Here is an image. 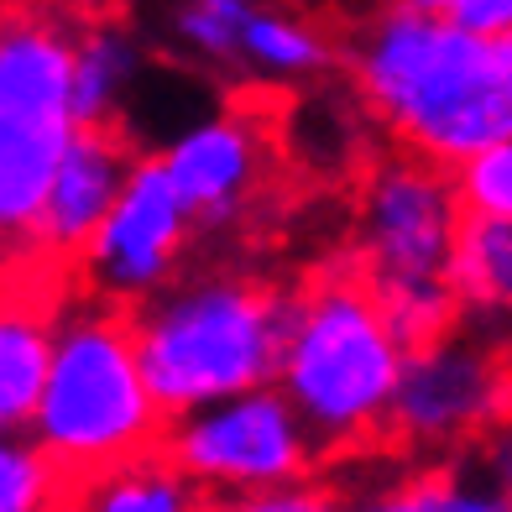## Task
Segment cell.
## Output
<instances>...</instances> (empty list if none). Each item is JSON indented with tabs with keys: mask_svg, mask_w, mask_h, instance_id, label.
Segmentation results:
<instances>
[{
	"mask_svg": "<svg viewBox=\"0 0 512 512\" xmlns=\"http://www.w3.org/2000/svg\"><path fill=\"white\" fill-rule=\"evenodd\" d=\"M387 6H413V11H439V16H450L460 0H387Z\"/></svg>",
	"mask_w": 512,
	"mask_h": 512,
	"instance_id": "25",
	"label": "cell"
},
{
	"mask_svg": "<svg viewBox=\"0 0 512 512\" xmlns=\"http://www.w3.org/2000/svg\"><path fill=\"white\" fill-rule=\"evenodd\" d=\"M0 512H53V460L37 439L0 434Z\"/></svg>",
	"mask_w": 512,
	"mask_h": 512,
	"instance_id": "20",
	"label": "cell"
},
{
	"mask_svg": "<svg viewBox=\"0 0 512 512\" xmlns=\"http://www.w3.org/2000/svg\"><path fill=\"white\" fill-rule=\"evenodd\" d=\"M136 162L142 157H136L131 131L121 121H95V126L74 131V142H68L58 162V178L48 189V204H42V220H37V262L79 272L89 241L100 236V225L131 183Z\"/></svg>",
	"mask_w": 512,
	"mask_h": 512,
	"instance_id": "10",
	"label": "cell"
},
{
	"mask_svg": "<svg viewBox=\"0 0 512 512\" xmlns=\"http://www.w3.org/2000/svg\"><path fill=\"white\" fill-rule=\"evenodd\" d=\"M403 345L371 293L356 256L324 267L298 293L277 387L288 392L324 465L392 445V398L403 377Z\"/></svg>",
	"mask_w": 512,
	"mask_h": 512,
	"instance_id": "2",
	"label": "cell"
},
{
	"mask_svg": "<svg viewBox=\"0 0 512 512\" xmlns=\"http://www.w3.org/2000/svg\"><path fill=\"white\" fill-rule=\"evenodd\" d=\"M293 314L298 293L251 272H194L136 304V351L168 424L204 403L277 382Z\"/></svg>",
	"mask_w": 512,
	"mask_h": 512,
	"instance_id": "3",
	"label": "cell"
},
{
	"mask_svg": "<svg viewBox=\"0 0 512 512\" xmlns=\"http://www.w3.org/2000/svg\"><path fill=\"white\" fill-rule=\"evenodd\" d=\"M251 11H256V0H183L173 11V37L209 68H246L241 32H246Z\"/></svg>",
	"mask_w": 512,
	"mask_h": 512,
	"instance_id": "18",
	"label": "cell"
},
{
	"mask_svg": "<svg viewBox=\"0 0 512 512\" xmlns=\"http://www.w3.org/2000/svg\"><path fill=\"white\" fill-rule=\"evenodd\" d=\"M340 58V37L330 32V21H319L309 11H283V6H262L246 16L241 32V63L246 74H267V79H314Z\"/></svg>",
	"mask_w": 512,
	"mask_h": 512,
	"instance_id": "14",
	"label": "cell"
},
{
	"mask_svg": "<svg viewBox=\"0 0 512 512\" xmlns=\"http://www.w3.org/2000/svg\"><path fill=\"white\" fill-rule=\"evenodd\" d=\"M162 162H168L183 204L194 209L199 236H215V230L246 220V209L262 194V178H267L262 126L236 121V115H215V121L194 126L189 136H178L162 152Z\"/></svg>",
	"mask_w": 512,
	"mask_h": 512,
	"instance_id": "12",
	"label": "cell"
},
{
	"mask_svg": "<svg viewBox=\"0 0 512 512\" xmlns=\"http://www.w3.org/2000/svg\"><path fill=\"white\" fill-rule=\"evenodd\" d=\"M53 512H209V486H199L157 445L110 471L58 486Z\"/></svg>",
	"mask_w": 512,
	"mask_h": 512,
	"instance_id": "13",
	"label": "cell"
},
{
	"mask_svg": "<svg viewBox=\"0 0 512 512\" xmlns=\"http://www.w3.org/2000/svg\"><path fill=\"white\" fill-rule=\"evenodd\" d=\"M450 173H455V194H460L465 215L512 225V136L471 152L465 162H455Z\"/></svg>",
	"mask_w": 512,
	"mask_h": 512,
	"instance_id": "19",
	"label": "cell"
},
{
	"mask_svg": "<svg viewBox=\"0 0 512 512\" xmlns=\"http://www.w3.org/2000/svg\"><path fill=\"white\" fill-rule=\"evenodd\" d=\"M512 418V371L492 345L445 335L403 356L392 398V445L398 450H460Z\"/></svg>",
	"mask_w": 512,
	"mask_h": 512,
	"instance_id": "9",
	"label": "cell"
},
{
	"mask_svg": "<svg viewBox=\"0 0 512 512\" xmlns=\"http://www.w3.org/2000/svg\"><path fill=\"white\" fill-rule=\"evenodd\" d=\"M288 6L309 11V16H319V21H340V16H351V21H366L371 11H382L387 0H288Z\"/></svg>",
	"mask_w": 512,
	"mask_h": 512,
	"instance_id": "24",
	"label": "cell"
},
{
	"mask_svg": "<svg viewBox=\"0 0 512 512\" xmlns=\"http://www.w3.org/2000/svg\"><path fill=\"white\" fill-rule=\"evenodd\" d=\"M79 32L48 6H0V272L37 262V220L79 131Z\"/></svg>",
	"mask_w": 512,
	"mask_h": 512,
	"instance_id": "5",
	"label": "cell"
},
{
	"mask_svg": "<svg viewBox=\"0 0 512 512\" xmlns=\"http://www.w3.org/2000/svg\"><path fill=\"white\" fill-rule=\"evenodd\" d=\"M162 434L168 413L142 371L131 309L84 298V309L58 319L48 387L32 418V439L53 460V497L68 481L157 450Z\"/></svg>",
	"mask_w": 512,
	"mask_h": 512,
	"instance_id": "4",
	"label": "cell"
},
{
	"mask_svg": "<svg viewBox=\"0 0 512 512\" xmlns=\"http://www.w3.org/2000/svg\"><path fill=\"white\" fill-rule=\"evenodd\" d=\"M371 293H377V304H382L403 351L445 340L465 309L460 293L450 288V277H371Z\"/></svg>",
	"mask_w": 512,
	"mask_h": 512,
	"instance_id": "17",
	"label": "cell"
},
{
	"mask_svg": "<svg viewBox=\"0 0 512 512\" xmlns=\"http://www.w3.org/2000/svg\"><path fill=\"white\" fill-rule=\"evenodd\" d=\"M162 450L209 492L288 486L309 481L324 465L314 450V434L304 429V418H298L283 387H251L173 418L168 434H162Z\"/></svg>",
	"mask_w": 512,
	"mask_h": 512,
	"instance_id": "6",
	"label": "cell"
},
{
	"mask_svg": "<svg viewBox=\"0 0 512 512\" xmlns=\"http://www.w3.org/2000/svg\"><path fill=\"white\" fill-rule=\"evenodd\" d=\"M434 476H439V465H429V471H413V476H392V481H382V486H366L361 497L340 502V512H429Z\"/></svg>",
	"mask_w": 512,
	"mask_h": 512,
	"instance_id": "23",
	"label": "cell"
},
{
	"mask_svg": "<svg viewBox=\"0 0 512 512\" xmlns=\"http://www.w3.org/2000/svg\"><path fill=\"white\" fill-rule=\"evenodd\" d=\"M460 220L455 173L392 142V152L361 173L351 256L371 277H450Z\"/></svg>",
	"mask_w": 512,
	"mask_h": 512,
	"instance_id": "7",
	"label": "cell"
},
{
	"mask_svg": "<svg viewBox=\"0 0 512 512\" xmlns=\"http://www.w3.org/2000/svg\"><path fill=\"white\" fill-rule=\"evenodd\" d=\"M429 512H512V492H502V486H497V481H486L481 471L465 476V471H450V465H439Z\"/></svg>",
	"mask_w": 512,
	"mask_h": 512,
	"instance_id": "22",
	"label": "cell"
},
{
	"mask_svg": "<svg viewBox=\"0 0 512 512\" xmlns=\"http://www.w3.org/2000/svg\"><path fill=\"white\" fill-rule=\"evenodd\" d=\"M63 267L27 262L0 272V434L32 429L53 366Z\"/></svg>",
	"mask_w": 512,
	"mask_h": 512,
	"instance_id": "11",
	"label": "cell"
},
{
	"mask_svg": "<svg viewBox=\"0 0 512 512\" xmlns=\"http://www.w3.org/2000/svg\"><path fill=\"white\" fill-rule=\"evenodd\" d=\"M136 74V42L121 27H79V58H74V105L79 126L121 121V95Z\"/></svg>",
	"mask_w": 512,
	"mask_h": 512,
	"instance_id": "16",
	"label": "cell"
},
{
	"mask_svg": "<svg viewBox=\"0 0 512 512\" xmlns=\"http://www.w3.org/2000/svg\"><path fill=\"white\" fill-rule=\"evenodd\" d=\"M345 68L392 142L445 168L512 136V32H471L439 11L382 6L356 21Z\"/></svg>",
	"mask_w": 512,
	"mask_h": 512,
	"instance_id": "1",
	"label": "cell"
},
{
	"mask_svg": "<svg viewBox=\"0 0 512 512\" xmlns=\"http://www.w3.org/2000/svg\"><path fill=\"white\" fill-rule=\"evenodd\" d=\"M209 512H340V497L319 481H288L262 492H209Z\"/></svg>",
	"mask_w": 512,
	"mask_h": 512,
	"instance_id": "21",
	"label": "cell"
},
{
	"mask_svg": "<svg viewBox=\"0 0 512 512\" xmlns=\"http://www.w3.org/2000/svg\"><path fill=\"white\" fill-rule=\"evenodd\" d=\"M194 241H199L194 209L183 204L162 152L142 157L79 262L84 293L121 309L147 304L152 293L183 277V256H189Z\"/></svg>",
	"mask_w": 512,
	"mask_h": 512,
	"instance_id": "8",
	"label": "cell"
},
{
	"mask_svg": "<svg viewBox=\"0 0 512 512\" xmlns=\"http://www.w3.org/2000/svg\"><path fill=\"white\" fill-rule=\"evenodd\" d=\"M450 288L465 309L512 314V225L502 220H460L450 251Z\"/></svg>",
	"mask_w": 512,
	"mask_h": 512,
	"instance_id": "15",
	"label": "cell"
}]
</instances>
